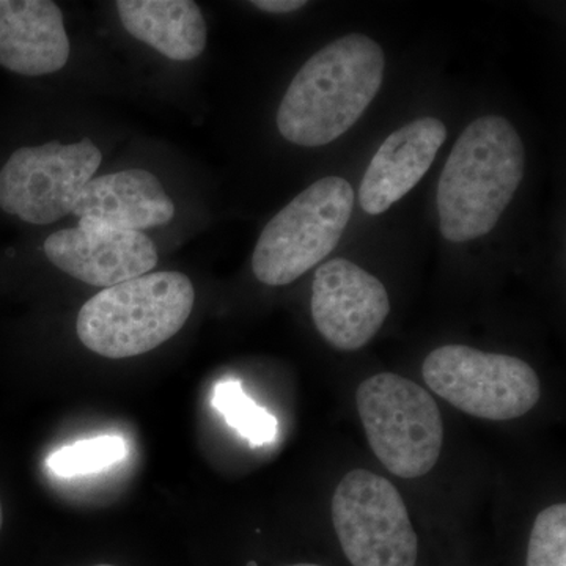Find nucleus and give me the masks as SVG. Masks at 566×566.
<instances>
[{
    "label": "nucleus",
    "instance_id": "1",
    "mask_svg": "<svg viewBox=\"0 0 566 566\" xmlns=\"http://www.w3.org/2000/svg\"><path fill=\"white\" fill-rule=\"evenodd\" d=\"M381 46L349 33L324 46L297 71L277 111L282 136L301 147L331 144L356 125L385 81Z\"/></svg>",
    "mask_w": 566,
    "mask_h": 566
},
{
    "label": "nucleus",
    "instance_id": "2",
    "mask_svg": "<svg viewBox=\"0 0 566 566\" xmlns=\"http://www.w3.org/2000/svg\"><path fill=\"white\" fill-rule=\"evenodd\" d=\"M526 150L515 126L499 115L461 133L439 178V223L446 240L465 243L497 226L520 188Z\"/></svg>",
    "mask_w": 566,
    "mask_h": 566
},
{
    "label": "nucleus",
    "instance_id": "3",
    "mask_svg": "<svg viewBox=\"0 0 566 566\" xmlns=\"http://www.w3.org/2000/svg\"><path fill=\"white\" fill-rule=\"evenodd\" d=\"M193 301L188 275L174 271L140 275L104 289L82 305L77 337L107 359L140 356L180 333Z\"/></svg>",
    "mask_w": 566,
    "mask_h": 566
},
{
    "label": "nucleus",
    "instance_id": "4",
    "mask_svg": "<svg viewBox=\"0 0 566 566\" xmlns=\"http://www.w3.org/2000/svg\"><path fill=\"white\" fill-rule=\"evenodd\" d=\"M345 178L326 177L308 186L264 227L252 270L264 285H289L322 263L340 241L354 208Z\"/></svg>",
    "mask_w": 566,
    "mask_h": 566
},
{
    "label": "nucleus",
    "instance_id": "5",
    "mask_svg": "<svg viewBox=\"0 0 566 566\" xmlns=\"http://www.w3.org/2000/svg\"><path fill=\"white\" fill-rule=\"evenodd\" d=\"M356 403L368 444L390 474L419 479L434 468L444 446V420L422 386L378 374L357 387Z\"/></svg>",
    "mask_w": 566,
    "mask_h": 566
},
{
    "label": "nucleus",
    "instance_id": "6",
    "mask_svg": "<svg viewBox=\"0 0 566 566\" xmlns=\"http://www.w3.org/2000/svg\"><path fill=\"white\" fill-rule=\"evenodd\" d=\"M424 382L460 411L479 419H520L539 400V379L523 359L447 345L423 360Z\"/></svg>",
    "mask_w": 566,
    "mask_h": 566
},
{
    "label": "nucleus",
    "instance_id": "7",
    "mask_svg": "<svg viewBox=\"0 0 566 566\" xmlns=\"http://www.w3.org/2000/svg\"><path fill=\"white\" fill-rule=\"evenodd\" d=\"M333 523L353 566H416L419 538L403 497L385 476L348 472L334 493Z\"/></svg>",
    "mask_w": 566,
    "mask_h": 566
},
{
    "label": "nucleus",
    "instance_id": "8",
    "mask_svg": "<svg viewBox=\"0 0 566 566\" xmlns=\"http://www.w3.org/2000/svg\"><path fill=\"white\" fill-rule=\"evenodd\" d=\"M102 159L91 139L22 147L0 170V208L35 226L57 222L73 212Z\"/></svg>",
    "mask_w": 566,
    "mask_h": 566
},
{
    "label": "nucleus",
    "instance_id": "9",
    "mask_svg": "<svg viewBox=\"0 0 566 566\" xmlns=\"http://www.w3.org/2000/svg\"><path fill=\"white\" fill-rule=\"evenodd\" d=\"M312 318L333 348L357 352L381 329L390 312L386 286L346 259L323 263L312 285Z\"/></svg>",
    "mask_w": 566,
    "mask_h": 566
},
{
    "label": "nucleus",
    "instance_id": "10",
    "mask_svg": "<svg viewBox=\"0 0 566 566\" xmlns=\"http://www.w3.org/2000/svg\"><path fill=\"white\" fill-rule=\"evenodd\" d=\"M44 253L63 273L104 289L150 273L158 264L156 245L147 234L88 223L52 233Z\"/></svg>",
    "mask_w": 566,
    "mask_h": 566
},
{
    "label": "nucleus",
    "instance_id": "11",
    "mask_svg": "<svg viewBox=\"0 0 566 566\" xmlns=\"http://www.w3.org/2000/svg\"><path fill=\"white\" fill-rule=\"evenodd\" d=\"M446 137L444 123L431 117L417 118L390 134L360 182L363 210L371 216L382 214L408 196L430 170Z\"/></svg>",
    "mask_w": 566,
    "mask_h": 566
},
{
    "label": "nucleus",
    "instance_id": "12",
    "mask_svg": "<svg viewBox=\"0 0 566 566\" xmlns=\"http://www.w3.org/2000/svg\"><path fill=\"white\" fill-rule=\"evenodd\" d=\"M70 59L62 10L50 0H0V65L21 76L57 73Z\"/></svg>",
    "mask_w": 566,
    "mask_h": 566
},
{
    "label": "nucleus",
    "instance_id": "13",
    "mask_svg": "<svg viewBox=\"0 0 566 566\" xmlns=\"http://www.w3.org/2000/svg\"><path fill=\"white\" fill-rule=\"evenodd\" d=\"M73 214L80 223L142 232L172 221L175 205L155 175L132 169L92 178Z\"/></svg>",
    "mask_w": 566,
    "mask_h": 566
},
{
    "label": "nucleus",
    "instance_id": "14",
    "mask_svg": "<svg viewBox=\"0 0 566 566\" xmlns=\"http://www.w3.org/2000/svg\"><path fill=\"white\" fill-rule=\"evenodd\" d=\"M117 11L129 35L170 61H193L207 48V22L191 0H120Z\"/></svg>",
    "mask_w": 566,
    "mask_h": 566
},
{
    "label": "nucleus",
    "instance_id": "15",
    "mask_svg": "<svg viewBox=\"0 0 566 566\" xmlns=\"http://www.w3.org/2000/svg\"><path fill=\"white\" fill-rule=\"evenodd\" d=\"M128 457V442L117 434L96 436L62 447L48 457L52 474L76 479L102 472Z\"/></svg>",
    "mask_w": 566,
    "mask_h": 566
},
{
    "label": "nucleus",
    "instance_id": "16",
    "mask_svg": "<svg viewBox=\"0 0 566 566\" xmlns=\"http://www.w3.org/2000/svg\"><path fill=\"white\" fill-rule=\"evenodd\" d=\"M212 406L227 423L234 428L253 447L270 444L277 434V419L260 408L245 395L238 381H226L216 386Z\"/></svg>",
    "mask_w": 566,
    "mask_h": 566
},
{
    "label": "nucleus",
    "instance_id": "17",
    "mask_svg": "<svg viewBox=\"0 0 566 566\" xmlns=\"http://www.w3.org/2000/svg\"><path fill=\"white\" fill-rule=\"evenodd\" d=\"M526 566H566V505L547 506L536 516Z\"/></svg>",
    "mask_w": 566,
    "mask_h": 566
},
{
    "label": "nucleus",
    "instance_id": "18",
    "mask_svg": "<svg viewBox=\"0 0 566 566\" xmlns=\"http://www.w3.org/2000/svg\"><path fill=\"white\" fill-rule=\"evenodd\" d=\"M251 3L259 10L275 14L292 13V11L301 10L307 6L304 0H255Z\"/></svg>",
    "mask_w": 566,
    "mask_h": 566
},
{
    "label": "nucleus",
    "instance_id": "19",
    "mask_svg": "<svg viewBox=\"0 0 566 566\" xmlns=\"http://www.w3.org/2000/svg\"><path fill=\"white\" fill-rule=\"evenodd\" d=\"M3 523V513H2V504H0V528H2Z\"/></svg>",
    "mask_w": 566,
    "mask_h": 566
},
{
    "label": "nucleus",
    "instance_id": "20",
    "mask_svg": "<svg viewBox=\"0 0 566 566\" xmlns=\"http://www.w3.org/2000/svg\"><path fill=\"white\" fill-rule=\"evenodd\" d=\"M286 566H322V565H315V564H296V565H286Z\"/></svg>",
    "mask_w": 566,
    "mask_h": 566
},
{
    "label": "nucleus",
    "instance_id": "21",
    "mask_svg": "<svg viewBox=\"0 0 566 566\" xmlns=\"http://www.w3.org/2000/svg\"><path fill=\"white\" fill-rule=\"evenodd\" d=\"M95 566H114V565H95Z\"/></svg>",
    "mask_w": 566,
    "mask_h": 566
}]
</instances>
